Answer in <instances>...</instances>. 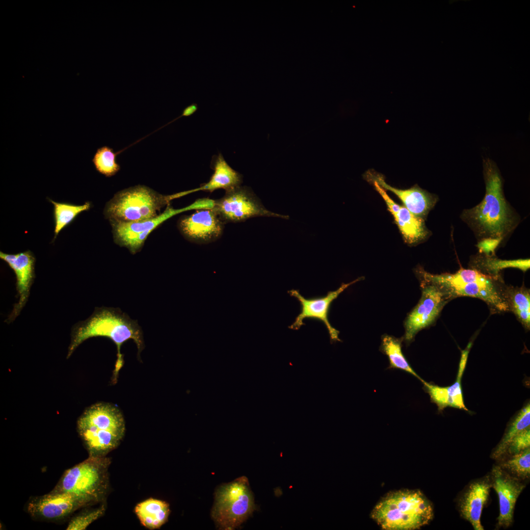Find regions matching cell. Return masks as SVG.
Instances as JSON below:
<instances>
[{
	"instance_id": "1",
	"label": "cell",
	"mask_w": 530,
	"mask_h": 530,
	"mask_svg": "<svg viewBox=\"0 0 530 530\" xmlns=\"http://www.w3.org/2000/svg\"><path fill=\"white\" fill-rule=\"evenodd\" d=\"M95 337L107 338L116 346L117 359L113 372V382L117 381L118 372L124 365L123 356L121 352L123 344L129 340H132L137 348L138 358L144 347L142 331L137 320L131 318L119 308L97 307L89 318L74 326L67 358L84 341Z\"/></svg>"
},
{
	"instance_id": "2",
	"label": "cell",
	"mask_w": 530,
	"mask_h": 530,
	"mask_svg": "<svg viewBox=\"0 0 530 530\" xmlns=\"http://www.w3.org/2000/svg\"><path fill=\"white\" fill-rule=\"evenodd\" d=\"M483 167L485 196L478 205L463 212L462 217L481 238H503L515 227V220L504 197L502 178L496 163L485 159Z\"/></svg>"
},
{
	"instance_id": "3",
	"label": "cell",
	"mask_w": 530,
	"mask_h": 530,
	"mask_svg": "<svg viewBox=\"0 0 530 530\" xmlns=\"http://www.w3.org/2000/svg\"><path fill=\"white\" fill-rule=\"evenodd\" d=\"M371 516L384 530H416L432 520L433 508L419 490L403 489L385 494L375 505Z\"/></svg>"
},
{
	"instance_id": "4",
	"label": "cell",
	"mask_w": 530,
	"mask_h": 530,
	"mask_svg": "<svg viewBox=\"0 0 530 530\" xmlns=\"http://www.w3.org/2000/svg\"><path fill=\"white\" fill-rule=\"evenodd\" d=\"M77 430L89 456L104 457L119 445L125 423L116 406L101 402L85 410L78 420Z\"/></svg>"
},
{
	"instance_id": "5",
	"label": "cell",
	"mask_w": 530,
	"mask_h": 530,
	"mask_svg": "<svg viewBox=\"0 0 530 530\" xmlns=\"http://www.w3.org/2000/svg\"><path fill=\"white\" fill-rule=\"evenodd\" d=\"M424 281L439 287L449 299L470 296L480 299L495 310H509L505 296L497 286L496 278L475 269L462 267L454 273L432 274L420 270Z\"/></svg>"
},
{
	"instance_id": "6",
	"label": "cell",
	"mask_w": 530,
	"mask_h": 530,
	"mask_svg": "<svg viewBox=\"0 0 530 530\" xmlns=\"http://www.w3.org/2000/svg\"><path fill=\"white\" fill-rule=\"evenodd\" d=\"M109 458L91 457L66 470L53 489L74 495L87 506L104 501L109 488Z\"/></svg>"
},
{
	"instance_id": "7",
	"label": "cell",
	"mask_w": 530,
	"mask_h": 530,
	"mask_svg": "<svg viewBox=\"0 0 530 530\" xmlns=\"http://www.w3.org/2000/svg\"><path fill=\"white\" fill-rule=\"evenodd\" d=\"M176 193L165 195L149 187L138 185L122 190L106 204L104 214L110 222H140L152 219Z\"/></svg>"
},
{
	"instance_id": "8",
	"label": "cell",
	"mask_w": 530,
	"mask_h": 530,
	"mask_svg": "<svg viewBox=\"0 0 530 530\" xmlns=\"http://www.w3.org/2000/svg\"><path fill=\"white\" fill-rule=\"evenodd\" d=\"M255 508L248 480L242 477L217 489L212 517L221 528L232 530L241 524Z\"/></svg>"
},
{
	"instance_id": "9",
	"label": "cell",
	"mask_w": 530,
	"mask_h": 530,
	"mask_svg": "<svg viewBox=\"0 0 530 530\" xmlns=\"http://www.w3.org/2000/svg\"><path fill=\"white\" fill-rule=\"evenodd\" d=\"M212 209L225 224L242 222L257 216L290 218L289 215L268 210L252 190L246 186L226 190L222 198L214 200Z\"/></svg>"
},
{
	"instance_id": "10",
	"label": "cell",
	"mask_w": 530,
	"mask_h": 530,
	"mask_svg": "<svg viewBox=\"0 0 530 530\" xmlns=\"http://www.w3.org/2000/svg\"><path fill=\"white\" fill-rule=\"evenodd\" d=\"M203 207V203L198 199L194 203L180 209L167 207L165 211L158 216L143 221L133 222H110L113 238L116 243L126 247L134 254L142 247L149 235L164 221L179 213Z\"/></svg>"
},
{
	"instance_id": "11",
	"label": "cell",
	"mask_w": 530,
	"mask_h": 530,
	"mask_svg": "<svg viewBox=\"0 0 530 530\" xmlns=\"http://www.w3.org/2000/svg\"><path fill=\"white\" fill-rule=\"evenodd\" d=\"M424 282L421 298L408 315L405 322L404 339L411 342L416 334L432 324L443 307L450 300L445 292L438 286Z\"/></svg>"
},
{
	"instance_id": "12",
	"label": "cell",
	"mask_w": 530,
	"mask_h": 530,
	"mask_svg": "<svg viewBox=\"0 0 530 530\" xmlns=\"http://www.w3.org/2000/svg\"><path fill=\"white\" fill-rule=\"evenodd\" d=\"M360 279L358 278L347 284L343 283L336 291L328 292L326 296L320 297L306 298L301 295L298 290L289 291L288 293L291 296L296 298L301 305L300 313L289 328L292 330H298L304 324L303 323L304 319H318L325 325L328 332L331 344L342 342L339 337V331L332 327L328 320V312L332 301L350 285L359 281Z\"/></svg>"
},
{
	"instance_id": "13",
	"label": "cell",
	"mask_w": 530,
	"mask_h": 530,
	"mask_svg": "<svg viewBox=\"0 0 530 530\" xmlns=\"http://www.w3.org/2000/svg\"><path fill=\"white\" fill-rule=\"evenodd\" d=\"M87 506L74 495L52 490L32 498L27 504L28 513L34 518L49 521L64 519L78 509Z\"/></svg>"
},
{
	"instance_id": "14",
	"label": "cell",
	"mask_w": 530,
	"mask_h": 530,
	"mask_svg": "<svg viewBox=\"0 0 530 530\" xmlns=\"http://www.w3.org/2000/svg\"><path fill=\"white\" fill-rule=\"evenodd\" d=\"M224 223L212 208L197 210L181 218L178 227L188 240L199 243L214 241L222 235Z\"/></svg>"
},
{
	"instance_id": "15",
	"label": "cell",
	"mask_w": 530,
	"mask_h": 530,
	"mask_svg": "<svg viewBox=\"0 0 530 530\" xmlns=\"http://www.w3.org/2000/svg\"><path fill=\"white\" fill-rule=\"evenodd\" d=\"M490 477L492 487L499 498L500 513L497 525L507 528L513 522L515 505L525 485L518 477H512L499 466L493 467Z\"/></svg>"
},
{
	"instance_id": "16",
	"label": "cell",
	"mask_w": 530,
	"mask_h": 530,
	"mask_svg": "<svg viewBox=\"0 0 530 530\" xmlns=\"http://www.w3.org/2000/svg\"><path fill=\"white\" fill-rule=\"evenodd\" d=\"M0 258L13 270L16 278L18 300L7 318L11 322L20 314L26 305L35 277V258L29 250L17 254L0 252Z\"/></svg>"
},
{
	"instance_id": "17",
	"label": "cell",
	"mask_w": 530,
	"mask_h": 530,
	"mask_svg": "<svg viewBox=\"0 0 530 530\" xmlns=\"http://www.w3.org/2000/svg\"><path fill=\"white\" fill-rule=\"evenodd\" d=\"M364 178L368 182L374 181L383 189L392 192L400 199L410 212L421 218L426 215L437 200L435 196L417 185L407 189L393 187L386 183L383 175L373 170L366 172Z\"/></svg>"
},
{
	"instance_id": "18",
	"label": "cell",
	"mask_w": 530,
	"mask_h": 530,
	"mask_svg": "<svg viewBox=\"0 0 530 530\" xmlns=\"http://www.w3.org/2000/svg\"><path fill=\"white\" fill-rule=\"evenodd\" d=\"M490 477L474 481L470 484L459 501L461 516L470 523L475 530H483L480 517L491 488Z\"/></svg>"
},
{
	"instance_id": "19",
	"label": "cell",
	"mask_w": 530,
	"mask_h": 530,
	"mask_svg": "<svg viewBox=\"0 0 530 530\" xmlns=\"http://www.w3.org/2000/svg\"><path fill=\"white\" fill-rule=\"evenodd\" d=\"M373 184L376 190L383 198L388 209L393 215L395 220L406 241L414 244L424 239L428 232L422 218L416 216L405 207L395 203L387 193L384 189L374 181Z\"/></svg>"
},
{
	"instance_id": "20",
	"label": "cell",
	"mask_w": 530,
	"mask_h": 530,
	"mask_svg": "<svg viewBox=\"0 0 530 530\" xmlns=\"http://www.w3.org/2000/svg\"><path fill=\"white\" fill-rule=\"evenodd\" d=\"M212 164L214 172L209 181L198 188L187 190L188 194L200 190L212 192L220 188L226 191L241 186L242 175L227 163L221 154L215 157Z\"/></svg>"
},
{
	"instance_id": "21",
	"label": "cell",
	"mask_w": 530,
	"mask_h": 530,
	"mask_svg": "<svg viewBox=\"0 0 530 530\" xmlns=\"http://www.w3.org/2000/svg\"><path fill=\"white\" fill-rule=\"evenodd\" d=\"M134 511L141 524L150 530L159 529L164 524L170 513L168 504L153 498L138 504Z\"/></svg>"
},
{
	"instance_id": "22",
	"label": "cell",
	"mask_w": 530,
	"mask_h": 530,
	"mask_svg": "<svg viewBox=\"0 0 530 530\" xmlns=\"http://www.w3.org/2000/svg\"><path fill=\"white\" fill-rule=\"evenodd\" d=\"M472 343H469L462 350L455 381L448 387H440V398L444 409L451 407L468 411L464 403L461 386L462 377L466 368L469 353Z\"/></svg>"
},
{
	"instance_id": "23",
	"label": "cell",
	"mask_w": 530,
	"mask_h": 530,
	"mask_svg": "<svg viewBox=\"0 0 530 530\" xmlns=\"http://www.w3.org/2000/svg\"><path fill=\"white\" fill-rule=\"evenodd\" d=\"M401 340L393 336H382L380 349L389 359L388 369H397L415 376L421 381L423 379L411 368L401 350Z\"/></svg>"
},
{
	"instance_id": "24",
	"label": "cell",
	"mask_w": 530,
	"mask_h": 530,
	"mask_svg": "<svg viewBox=\"0 0 530 530\" xmlns=\"http://www.w3.org/2000/svg\"><path fill=\"white\" fill-rule=\"evenodd\" d=\"M53 206L54 230L53 240L59 232L70 224L80 213L88 210L91 207L89 202L78 205L66 202H58L48 199Z\"/></svg>"
},
{
	"instance_id": "25",
	"label": "cell",
	"mask_w": 530,
	"mask_h": 530,
	"mask_svg": "<svg viewBox=\"0 0 530 530\" xmlns=\"http://www.w3.org/2000/svg\"><path fill=\"white\" fill-rule=\"evenodd\" d=\"M509 310L527 329L530 327V294L524 287L510 290L505 296Z\"/></svg>"
},
{
	"instance_id": "26",
	"label": "cell",
	"mask_w": 530,
	"mask_h": 530,
	"mask_svg": "<svg viewBox=\"0 0 530 530\" xmlns=\"http://www.w3.org/2000/svg\"><path fill=\"white\" fill-rule=\"evenodd\" d=\"M530 405L525 406L518 413L505 433L499 444L493 452L492 458L498 459L506 453L507 448L512 439L518 433L530 427Z\"/></svg>"
},
{
	"instance_id": "27",
	"label": "cell",
	"mask_w": 530,
	"mask_h": 530,
	"mask_svg": "<svg viewBox=\"0 0 530 530\" xmlns=\"http://www.w3.org/2000/svg\"><path fill=\"white\" fill-rule=\"evenodd\" d=\"M117 153L113 149L104 146L99 148L95 153L92 162L96 170L106 177L114 175L120 170V165L116 161Z\"/></svg>"
},
{
	"instance_id": "28",
	"label": "cell",
	"mask_w": 530,
	"mask_h": 530,
	"mask_svg": "<svg viewBox=\"0 0 530 530\" xmlns=\"http://www.w3.org/2000/svg\"><path fill=\"white\" fill-rule=\"evenodd\" d=\"M519 478H528L530 474V449L528 448L512 455L500 466Z\"/></svg>"
},
{
	"instance_id": "29",
	"label": "cell",
	"mask_w": 530,
	"mask_h": 530,
	"mask_svg": "<svg viewBox=\"0 0 530 530\" xmlns=\"http://www.w3.org/2000/svg\"><path fill=\"white\" fill-rule=\"evenodd\" d=\"M482 266L492 275L496 276L499 271L507 267L518 268L525 271L530 268V260H501L488 257L483 262Z\"/></svg>"
},
{
	"instance_id": "30",
	"label": "cell",
	"mask_w": 530,
	"mask_h": 530,
	"mask_svg": "<svg viewBox=\"0 0 530 530\" xmlns=\"http://www.w3.org/2000/svg\"><path fill=\"white\" fill-rule=\"evenodd\" d=\"M105 510L106 507L103 504L97 508L80 513L72 518L68 524L66 530H85L91 523L102 516Z\"/></svg>"
},
{
	"instance_id": "31",
	"label": "cell",
	"mask_w": 530,
	"mask_h": 530,
	"mask_svg": "<svg viewBox=\"0 0 530 530\" xmlns=\"http://www.w3.org/2000/svg\"><path fill=\"white\" fill-rule=\"evenodd\" d=\"M530 446V428L528 427L516 435L511 440L506 452L512 455L518 453Z\"/></svg>"
},
{
	"instance_id": "32",
	"label": "cell",
	"mask_w": 530,
	"mask_h": 530,
	"mask_svg": "<svg viewBox=\"0 0 530 530\" xmlns=\"http://www.w3.org/2000/svg\"><path fill=\"white\" fill-rule=\"evenodd\" d=\"M503 239L500 238H481L477 246L480 253L485 254L488 257L492 256Z\"/></svg>"
},
{
	"instance_id": "33",
	"label": "cell",
	"mask_w": 530,
	"mask_h": 530,
	"mask_svg": "<svg viewBox=\"0 0 530 530\" xmlns=\"http://www.w3.org/2000/svg\"><path fill=\"white\" fill-rule=\"evenodd\" d=\"M197 109L198 106L197 104L192 103L184 109L181 115L179 117L182 116H189L195 113Z\"/></svg>"
}]
</instances>
